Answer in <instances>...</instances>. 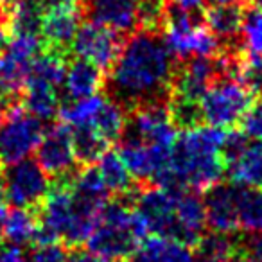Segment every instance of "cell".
<instances>
[{"label":"cell","mask_w":262,"mask_h":262,"mask_svg":"<svg viewBox=\"0 0 262 262\" xmlns=\"http://www.w3.org/2000/svg\"><path fill=\"white\" fill-rule=\"evenodd\" d=\"M174 67L162 31L139 27L124 41L104 88L108 97L129 113L142 104L167 101Z\"/></svg>","instance_id":"1"},{"label":"cell","mask_w":262,"mask_h":262,"mask_svg":"<svg viewBox=\"0 0 262 262\" xmlns=\"http://www.w3.org/2000/svg\"><path fill=\"white\" fill-rule=\"evenodd\" d=\"M226 137L223 127L198 126L183 129L171 149L169 180L165 189L203 192L217 185L226 164L221 146Z\"/></svg>","instance_id":"2"},{"label":"cell","mask_w":262,"mask_h":262,"mask_svg":"<svg viewBox=\"0 0 262 262\" xmlns=\"http://www.w3.org/2000/svg\"><path fill=\"white\" fill-rule=\"evenodd\" d=\"M147 233L142 217L129 205L113 201L101 208L84 243L101 262H127Z\"/></svg>","instance_id":"3"},{"label":"cell","mask_w":262,"mask_h":262,"mask_svg":"<svg viewBox=\"0 0 262 262\" xmlns=\"http://www.w3.org/2000/svg\"><path fill=\"white\" fill-rule=\"evenodd\" d=\"M251 97L235 77H219L200 99L201 117L208 126L232 129L246 113Z\"/></svg>","instance_id":"4"},{"label":"cell","mask_w":262,"mask_h":262,"mask_svg":"<svg viewBox=\"0 0 262 262\" xmlns=\"http://www.w3.org/2000/svg\"><path fill=\"white\" fill-rule=\"evenodd\" d=\"M43 49L41 36L13 34L6 49L0 52V95L16 104L26 86L31 65Z\"/></svg>","instance_id":"5"},{"label":"cell","mask_w":262,"mask_h":262,"mask_svg":"<svg viewBox=\"0 0 262 262\" xmlns=\"http://www.w3.org/2000/svg\"><path fill=\"white\" fill-rule=\"evenodd\" d=\"M43 124L24 106L11 104L0 124V164L26 160L43 137Z\"/></svg>","instance_id":"6"},{"label":"cell","mask_w":262,"mask_h":262,"mask_svg":"<svg viewBox=\"0 0 262 262\" xmlns=\"http://www.w3.org/2000/svg\"><path fill=\"white\" fill-rule=\"evenodd\" d=\"M34 151H36V164L54 182L72 180L81 167L74 155L72 131L65 122L54 124L47 131H43V137Z\"/></svg>","instance_id":"7"},{"label":"cell","mask_w":262,"mask_h":262,"mask_svg":"<svg viewBox=\"0 0 262 262\" xmlns=\"http://www.w3.org/2000/svg\"><path fill=\"white\" fill-rule=\"evenodd\" d=\"M182 190L158 185H144L133 192L135 208L147 232L155 235L176 237V196Z\"/></svg>","instance_id":"8"},{"label":"cell","mask_w":262,"mask_h":262,"mask_svg":"<svg viewBox=\"0 0 262 262\" xmlns=\"http://www.w3.org/2000/svg\"><path fill=\"white\" fill-rule=\"evenodd\" d=\"M6 203L13 207L38 210L49 192V176L36 160H20L11 164L4 172Z\"/></svg>","instance_id":"9"},{"label":"cell","mask_w":262,"mask_h":262,"mask_svg":"<svg viewBox=\"0 0 262 262\" xmlns=\"http://www.w3.org/2000/svg\"><path fill=\"white\" fill-rule=\"evenodd\" d=\"M223 76L217 54L215 56H192V58L176 61L174 74L171 81L169 97L183 101L200 102L205 92Z\"/></svg>","instance_id":"10"},{"label":"cell","mask_w":262,"mask_h":262,"mask_svg":"<svg viewBox=\"0 0 262 262\" xmlns=\"http://www.w3.org/2000/svg\"><path fill=\"white\" fill-rule=\"evenodd\" d=\"M124 40L120 33L95 22L79 26L72 41V52L81 59L94 63L101 70H110L119 58Z\"/></svg>","instance_id":"11"},{"label":"cell","mask_w":262,"mask_h":262,"mask_svg":"<svg viewBox=\"0 0 262 262\" xmlns=\"http://www.w3.org/2000/svg\"><path fill=\"white\" fill-rule=\"evenodd\" d=\"M127 119V135L155 146L172 147L176 140V126L171 119L167 101L149 102L131 110Z\"/></svg>","instance_id":"12"},{"label":"cell","mask_w":262,"mask_h":262,"mask_svg":"<svg viewBox=\"0 0 262 262\" xmlns=\"http://www.w3.org/2000/svg\"><path fill=\"white\" fill-rule=\"evenodd\" d=\"M81 11L90 22L106 26L120 34H131L140 27L137 0H84Z\"/></svg>","instance_id":"13"},{"label":"cell","mask_w":262,"mask_h":262,"mask_svg":"<svg viewBox=\"0 0 262 262\" xmlns=\"http://www.w3.org/2000/svg\"><path fill=\"white\" fill-rule=\"evenodd\" d=\"M81 8H63L43 13L40 36L45 47L70 54L74 36L81 26Z\"/></svg>","instance_id":"14"},{"label":"cell","mask_w":262,"mask_h":262,"mask_svg":"<svg viewBox=\"0 0 262 262\" xmlns=\"http://www.w3.org/2000/svg\"><path fill=\"white\" fill-rule=\"evenodd\" d=\"M205 203V217L212 232L233 233L239 230L235 207V187L214 185L208 189Z\"/></svg>","instance_id":"15"},{"label":"cell","mask_w":262,"mask_h":262,"mask_svg":"<svg viewBox=\"0 0 262 262\" xmlns=\"http://www.w3.org/2000/svg\"><path fill=\"white\" fill-rule=\"evenodd\" d=\"M106 76L99 67L86 59L76 58L67 65L65 79H63V92L69 102L86 99L99 94L104 88Z\"/></svg>","instance_id":"16"},{"label":"cell","mask_w":262,"mask_h":262,"mask_svg":"<svg viewBox=\"0 0 262 262\" xmlns=\"http://www.w3.org/2000/svg\"><path fill=\"white\" fill-rule=\"evenodd\" d=\"M207 225L205 203L196 192H178L176 196V237L185 244H194Z\"/></svg>","instance_id":"17"},{"label":"cell","mask_w":262,"mask_h":262,"mask_svg":"<svg viewBox=\"0 0 262 262\" xmlns=\"http://www.w3.org/2000/svg\"><path fill=\"white\" fill-rule=\"evenodd\" d=\"M38 223H40L38 210L0 207V233L11 246H24L27 243H33Z\"/></svg>","instance_id":"18"},{"label":"cell","mask_w":262,"mask_h":262,"mask_svg":"<svg viewBox=\"0 0 262 262\" xmlns=\"http://www.w3.org/2000/svg\"><path fill=\"white\" fill-rule=\"evenodd\" d=\"M133 262H194L189 244L172 237H146L135 251Z\"/></svg>","instance_id":"19"},{"label":"cell","mask_w":262,"mask_h":262,"mask_svg":"<svg viewBox=\"0 0 262 262\" xmlns=\"http://www.w3.org/2000/svg\"><path fill=\"white\" fill-rule=\"evenodd\" d=\"M226 167H230V178L235 185L262 190V139L246 144Z\"/></svg>","instance_id":"20"},{"label":"cell","mask_w":262,"mask_h":262,"mask_svg":"<svg viewBox=\"0 0 262 262\" xmlns=\"http://www.w3.org/2000/svg\"><path fill=\"white\" fill-rule=\"evenodd\" d=\"M244 8L241 4H219L207 9L205 24L221 43L239 41Z\"/></svg>","instance_id":"21"},{"label":"cell","mask_w":262,"mask_h":262,"mask_svg":"<svg viewBox=\"0 0 262 262\" xmlns=\"http://www.w3.org/2000/svg\"><path fill=\"white\" fill-rule=\"evenodd\" d=\"M97 162H99L97 171H99V174H101L108 192H113L119 198H127L135 192L133 176L127 171L126 164L122 162L119 153H115V151H106Z\"/></svg>","instance_id":"22"},{"label":"cell","mask_w":262,"mask_h":262,"mask_svg":"<svg viewBox=\"0 0 262 262\" xmlns=\"http://www.w3.org/2000/svg\"><path fill=\"white\" fill-rule=\"evenodd\" d=\"M90 126L97 131L99 135L108 144H115L122 139L127 126V113L119 102L110 99L108 95L102 101L99 112L94 115Z\"/></svg>","instance_id":"23"},{"label":"cell","mask_w":262,"mask_h":262,"mask_svg":"<svg viewBox=\"0 0 262 262\" xmlns=\"http://www.w3.org/2000/svg\"><path fill=\"white\" fill-rule=\"evenodd\" d=\"M235 207L239 228L248 233L262 232V190L235 187Z\"/></svg>","instance_id":"24"},{"label":"cell","mask_w":262,"mask_h":262,"mask_svg":"<svg viewBox=\"0 0 262 262\" xmlns=\"http://www.w3.org/2000/svg\"><path fill=\"white\" fill-rule=\"evenodd\" d=\"M70 131H72L74 155H76V160L81 167L95 164L108 151L110 144L99 135L90 124L70 127Z\"/></svg>","instance_id":"25"},{"label":"cell","mask_w":262,"mask_h":262,"mask_svg":"<svg viewBox=\"0 0 262 262\" xmlns=\"http://www.w3.org/2000/svg\"><path fill=\"white\" fill-rule=\"evenodd\" d=\"M239 243L232 241L228 233L212 232L201 235L194 243L192 258L194 262H230L235 255Z\"/></svg>","instance_id":"26"},{"label":"cell","mask_w":262,"mask_h":262,"mask_svg":"<svg viewBox=\"0 0 262 262\" xmlns=\"http://www.w3.org/2000/svg\"><path fill=\"white\" fill-rule=\"evenodd\" d=\"M22 99V106L34 115L36 119L43 120H52L58 115L59 110V101H58V90L45 86H34V84H26L24 92L20 95Z\"/></svg>","instance_id":"27"},{"label":"cell","mask_w":262,"mask_h":262,"mask_svg":"<svg viewBox=\"0 0 262 262\" xmlns=\"http://www.w3.org/2000/svg\"><path fill=\"white\" fill-rule=\"evenodd\" d=\"M41 20H43V8L40 0H16L11 13L9 33L13 34H33L40 36Z\"/></svg>","instance_id":"28"},{"label":"cell","mask_w":262,"mask_h":262,"mask_svg":"<svg viewBox=\"0 0 262 262\" xmlns=\"http://www.w3.org/2000/svg\"><path fill=\"white\" fill-rule=\"evenodd\" d=\"M239 40L246 52L262 54V8L255 2L244 8Z\"/></svg>","instance_id":"29"},{"label":"cell","mask_w":262,"mask_h":262,"mask_svg":"<svg viewBox=\"0 0 262 262\" xmlns=\"http://www.w3.org/2000/svg\"><path fill=\"white\" fill-rule=\"evenodd\" d=\"M106 95L95 94L92 97L79 99V101H72L70 104H65L61 108V119L67 126L77 127L84 126V124H90L94 115L99 112L102 101H104Z\"/></svg>","instance_id":"30"},{"label":"cell","mask_w":262,"mask_h":262,"mask_svg":"<svg viewBox=\"0 0 262 262\" xmlns=\"http://www.w3.org/2000/svg\"><path fill=\"white\" fill-rule=\"evenodd\" d=\"M235 79L251 95H262V54H246L241 59Z\"/></svg>","instance_id":"31"},{"label":"cell","mask_w":262,"mask_h":262,"mask_svg":"<svg viewBox=\"0 0 262 262\" xmlns=\"http://www.w3.org/2000/svg\"><path fill=\"white\" fill-rule=\"evenodd\" d=\"M241 131L248 139H262V95H257L241 119Z\"/></svg>","instance_id":"32"},{"label":"cell","mask_w":262,"mask_h":262,"mask_svg":"<svg viewBox=\"0 0 262 262\" xmlns=\"http://www.w3.org/2000/svg\"><path fill=\"white\" fill-rule=\"evenodd\" d=\"M140 13V27L162 31V9L165 0H137Z\"/></svg>","instance_id":"33"},{"label":"cell","mask_w":262,"mask_h":262,"mask_svg":"<svg viewBox=\"0 0 262 262\" xmlns=\"http://www.w3.org/2000/svg\"><path fill=\"white\" fill-rule=\"evenodd\" d=\"M69 251L58 243L43 244V246H34L31 262H67Z\"/></svg>","instance_id":"34"},{"label":"cell","mask_w":262,"mask_h":262,"mask_svg":"<svg viewBox=\"0 0 262 262\" xmlns=\"http://www.w3.org/2000/svg\"><path fill=\"white\" fill-rule=\"evenodd\" d=\"M67 262H101V260H99L88 248H83L79 244V246H72L69 250Z\"/></svg>","instance_id":"35"},{"label":"cell","mask_w":262,"mask_h":262,"mask_svg":"<svg viewBox=\"0 0 262 262\" xmlns=\"http://www.w3.org/2000/svg\"><path fill=\"white\" fill-rule=\"evenodd\" d=\"M0 262H27V260L18 246H11L8 250L0 251Z\"/></svg>","instance_id":"36"},{"label":"cell","mask_w":262,"mask_h":262,"mask_svg":"<svg viewBox=\"0 0 262 262\" xmlns=\"http://www.w3.org/2000/svg\"><path fill=\"white\" fill-rule=\"evenodd\" d=\"M207 2H212L214 6H219V4H241V6L253 4V0H207Z\"/></svg>","instance_id":"37"},{"label":"cell","mask_w":262,"mask_h":262,"mask_svg":"<svg viewBox=\"0 0 262 262\" xmlns=\"http://www.w3.org/2000/svg\"><path fill=\"white\" fill-rule=\"evenodd\" d=\"M9 106H11V102H8L4 97H2V95H0V124H2V120H4V117H6V113H8Z\"/></svg>","instance_id":"38"},{"label":"cell","mask_w":262,"mask_h":262,"mask_svg":"<svg viewBox=\"0 0 262 262\" xmlns=\"http://www.w3.org/2000/svg\"><path fill=\"white\" fill-rule=\"evenodd\" d=\"M8 36H9L8 29H4V27L0 26V52L4 51L6 45H8Z\"/></svg>","instance_id":"39"},{"label":"cell","mask_w":262,"mask_h":262,"mask_svg":"<svg viewBox=\"0 0 262 262\" xmlns=\"http://www.w3.org/2000/svg\"><path fill=\"white\" fill-rule=\"evenodd\" d=\"M6 203V185H4V174L0 172V207H4Z\"/></svg>","instance_id":"40"},{"label":"cell","mask_w":262,"mask_h":262,"mask_svg":"<svg viewBox=\"0 0 262 262\" xmlns=\"http://www.w3.org/2000/svg\"><path fill=\"white\" fill-rule=\"evenodd\" d=\"M253 2H255V4H258V6L262 8V0H253Z\"/></svg>","instance_id":"41"},{"label":"cell","mask_w":262,"mask_h":262,"mask_svg":"<svg viewBox=\"0 0 262 262\" xmlns=\"http://www.w3.org/2000/svg\"><path fill=\"white\" fill-rule=\"evenodd\" d=\"M0 244H2V233H0Z\"/></svg>","instance_id":"42"}]
</instances>
